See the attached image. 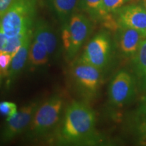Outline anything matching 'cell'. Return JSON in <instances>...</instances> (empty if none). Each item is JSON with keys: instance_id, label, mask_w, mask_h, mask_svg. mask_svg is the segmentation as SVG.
<instances>
[{"instance_id": "cell-1", "label": "cell", "mask_w": 146, "mask_h": 146, "mask_svg": "<svg viewBox=\"0 0 146 146\" xmlns=\"http://www.w3.org/2000/svg\"><path fill=\"white\" fill-rule=\"evenodd\" d=\"M94 111L84 102L74 101L65 110L59 131L62 143L91 145L99 141Z\"/></svg>"}, {"instance_id": "cell-2", "label": "cell", "mask_w": 146, "mask_h": 146, "mask_svg": "<svg viewBox=\"0 0 146 146\" xmlns=\"http://www.w3.org/2000/svg\"><path fill=\"white\" fill-rule=\"evenodd\" d=\"M37 0H15L0 18V30L9 36L25 35L35 23Z\"/></svg>"}, {"instance_id": "cell-3", "label": "cell", "mask_w": 146, "mask_h": 146, "mask_svg": "<svg viewBox=\"0 0 146 146\" xmlns=\"http://www.w3.org/2000/svg\"><path fill=\"white\" fill-rule=\"evenodd\" d=\"M91 20L83 14L74 13L62 26V39L66 59L71 61L77 56L92 31Z\"/></svg>"}, {"instance_id": "cell-4", "label": "cell", "mask_w": 146, "mask_h": 146, "mask_svg": "<svg viewBox=\"0 0 146 146\" xmlns=\"http://www.w3.org/2000/svg\"><path fill=\"white\" fill-rule=\"evenodd\" d=\"M63 104V99L58 95L40 104L27 129L29 137H42L56 127L61 116Z\"/></svg>"}, {"instance_id": "cell-5", "label": "cell", "mask_w": 146, "mask_h": 146, "mask_svg": "<svg viewBox=\"0 0 146 146\" xmlns=\"http://www.w3.org/2000/svg\"><path fill=\"white\" fill-rule=\"evenodd\" d=\"M112 42L109 33L101 31L90 39L77 60L89 64L103 71L110 62Z\"/></svg>"}, {"instance_id": "cell-6", "label": "cell", "mask_w": 146, "mask_h": 146, "mask_svg": "<svg viewBox=\"0 0 146 146\" xmlns=\"http://www.w3.org/2000/svg\"><path fill=\"white\" fill-rule=\"evenodd\" d=\"M102 72L94 66L76 60L72 68L74 83L80 92L87 98L96 96L101 85Z\"/></svg>"}, {"instance_id": "cell-7", "label": "cell", "mask_w": 146, "mask_h": 146, "mask_svg": "<svg viewBox=\"0 0 146 146\" xmlns=\"http://www.w3.org/2000/svg\"><path fill=\"white\" fill-rule=\"evenodd\" d=\"M135 91V79L127 71L120 70L110 83L109 101L114 106L123 107L133 101Z\"/></svg>"}, {"instance_id": "cell-8", "label": "cell", "mask_w": 146, "mask_h": 146, "mask_svg": "<svg viewBox=\"0 0 146 146\" xmlns=\"http://www.w3.org/2000/svg\"><path fill=\"white\" fill-rule=\"evenodd\" d=\"M39 105V101L29 102L13 116L6 118L7 123L1 135L3 141H10L27 130Z\"/></svg>"}, {"instance_id": "cell-9", "label": "cell", "mask_w": 146, "mask_h": 146, "mask_svg": "<svg viewBox=\"0 0 146 146\" xmlns=\"http://www.w3.org/2000/svg\"><path fill=\"white\" fill-rule=\"evenodd\" d=\"M146 35L136 29L118 27L115 42L119 52L126 58H133Z\"/></svg>"}, {"instance_id": "cell-10", "label": "cell", "mask_w": 146, "mask_h": 146, "mask_svg": "<svg viewBox=\"0 0 146 146\" xmlns=\"http://www.w3.org/2000/svg\"><path fill=\"white\" fill-rule=\"evenodd\" d=\"M118 27H127L143 33L146 35V10L140 5L122 7L116 12Z\"/></svg>"}, {"instance_id": "cell-11", "label": "cell", "mask_w": 146, "mask_h": 146, "mask_svg": "<svg viewBox=\"0 0 146 146\" xmlns=\"http://www.w3.org/2000/svg\"><path fill=\"white\" fill-rule=\"evenodd\" d=\"M33 39L46 48L50 58L57 54L59 47L57 35L52 25L44 19L39 18L35 23L33 29Z\"/></svg>"}, {"instance_id": "cell-12", "label": "cell", "mask_w": 146, "mask_h": 146, "mask_svg": "<svg viewBox=\"0 0 146 146\" xmlns=\"http://www.w3.org/2000/svg\"><path fill=\"white\" fill-rule=\"evenodd\" d=\"M32 39L33 30L28 33L21 47L18 49V50L12 57L8 71L9 82L15 79L16 76L23 70L26 63L28 62L29 50L31 45Z\"/></svg>"}, {"instance_id": "cell-13", "label": "cell", "mask_w": 146, "mask_h": 146, "mask_svg": "<svg viewBox=\"0 0 146 146\" xmlns=\"http://www.w3.org/2000/svg\"><path fill=\"white\" fill-rule=\"evenodd\" d=\"M79 0H47L51 11L56 16L62 26L68 22L78 9Z\"/></svg>"}, {"instance_id": "cell-14", "label": "cell", "mask_w": 146, "mask_h": 146, "mask_svg": "<svg viewBox=\"0 0 146 146\" xmlns=\"http://www.w3.org/2000/svg\"><path fill=\"white\" fill-rule=\"evenodd\" d=\"M50 58L46 48L36 40L33 39L27 62L29 66L32 68H41L47 65Z\"/></svg>"}, {"instance_id": "cell-15", "label": "cell", "mask_w": 146, "mask_h": 146, "mask_svg": "<svg viewBox=\"0 0 146 146\" xmlns=\"http://www.w3.org/2000/svg\"><path fill=\"white\" fill-rule=\"evenodd\" d=\"M28 33L16 36H9L0 30V54H9L14 56L23 44Z\"/></svg>"}, {"instance_id": "cell-16", "label": "cell", "mask_w": 146, "mask_h": 146, "mask_svg": "<svg viewBox=\"0 0 146 146\" xmlns=\"http://www.w3.org/2000/svg\"><path fill=\"white\" fill-rule=\"evenodd\" d=\"M103 0H79L78 9L85 12L91 19L103 20L102 6Z\"/></svg>"}, {"instance_id": "cell-17", "label": "cell", "mask_w": 146, "mask_h": 146, "mask_svg": "<svg viewBox=\"0 0 146 146\" xmlns=\"http://www.w3.org/2000/svg\"><path fill=\"white\" fill-rule=\"evenodd\" d=\"M133 127L140 143L146 144V107L143 105L135 116Z\"/></svg>"}, {"instance_id": "cell-18", "label": "cell", "mask_w": 146, "mask_h": 146, "mask_svg": "<svg viewBox=\"0 0 146 146\" xmlns=\"http://www.w3.org/2000/svg\"><path fill=\"white\" fill-rule=\"evenodd\" d=\"M129 0H103L102 6V13L103 16V20L106 16L112 12H116Z\"/></svg>"}, {"instance_id": "cell-19", "label": "cell", "mask_w": 146, "mask_h": 146, "mask_svg": "<svg viewBox=\"0 0 146 146\" xmlns=\"http://www.w3.org/2000/svg\"><path fill=\"white\" fill-rule=\"evenodd\" d=\"M17 106L10 102H0V114L6 116L7 118L11 117L17 112Z\"/></svg>"}, {"instance_id": "cell-20", "label": "cell", "mask_w": 146, "mask_h": 146, "mask_svg": "<svg viewBox=\"0 0 146 146\" xmlns=\"http://www.w3.org/2000/svg\"><path fill=\"white\" fill-rule=\"evenodd\" d=\"M15 0H0V18L8 11Z\"/></svg>"}, {"instance_id": "cell-21", "label": "cell", "mask_w": 146, "mask_h": 146, "mask_svg": "<svg viewBox=\"0 0 146 146\" xmlns=\"http://www.w3.org/2000/svg\"><path fill=\"white\" fill-rule=\"evenodd\" d=\"M143 106L146 107V94L143 99Z\"/></svg>"}, {"instance_id": "cell-22", "label": "cell", "mask_w": 146, "mask_h": 146, "mask_svg": "<svg viewBox=\"0 0 146 146\" xmlns=\"http://www.w3.org/2000/svg\"><path fill=\"white\" fill-rule=\"evenodd\" d=\"M143 7L145 8V9L146 10V0H143Z\"/></svg>"}]
</instances>
